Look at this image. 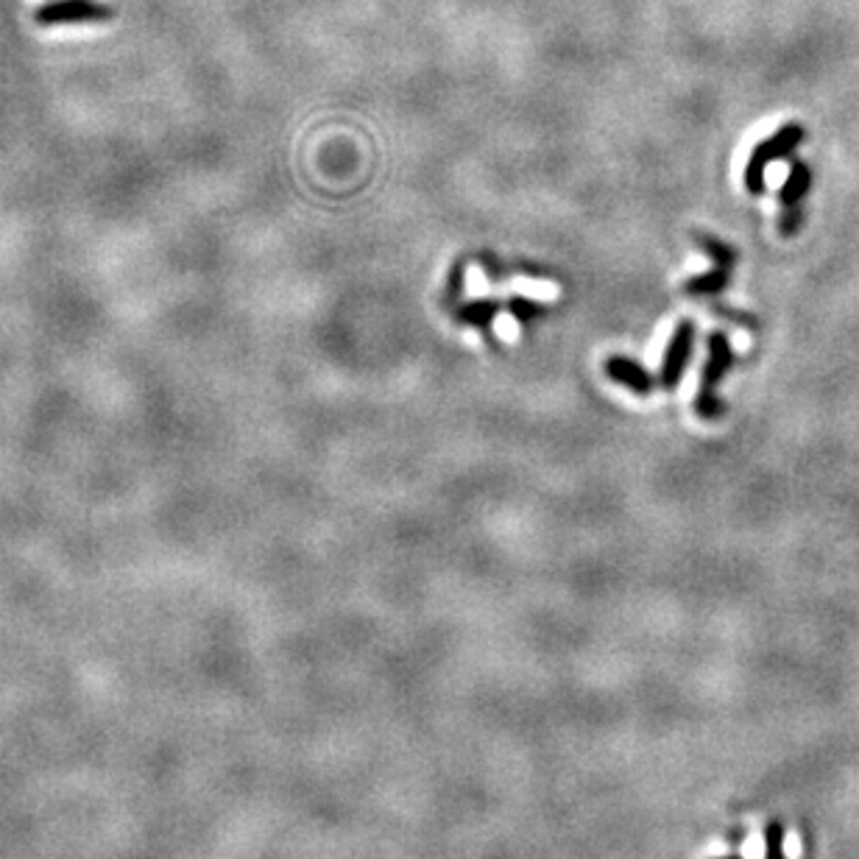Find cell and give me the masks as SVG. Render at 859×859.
<instances>
[{
  "label": "cell",
  "instance_id": "6da1fadb",
  "mask_svg": "<svg viewBox=\"0 0 859 859\" xmlns=\"http://www.w3.org/2000/svg\"><path fill=\"white\" fill-rule=\"evenodd\" d=\"M734 366V352L725 333L709 335V360H706L704 374H700V388L695 397V411L700 419H720L725 411L723 399L718 397V388L729 369Z\"/></svg>",
  "mask_w": 859,
  "mask_h": 859
},
{
  "label": "cell",
  "instance_id": "7a4b0ae2",
  "mask_svg": "<svg viewBox=\"0 0 859 859\" xmlns=\"http://www.w3.org/2000/svg\"><path fill=\"white\" fill-rule=\"evenodd\" d=\"M798 142H801V128L798 126L779 128L776 135L768 137L764 142H759V146L754 148V154H750L748 165H745V187H748L754 196H762L768 165H773L776 160L787 157Z\"/></svg>",
  "mask_w": 859,
  "mask_h": 859
},
{
  "label": "cell",
  "instance_id": "3957f363",
  "mask_svg": "<svg viewBox=\"0 0 859 859\" xmlns=\"http://www.w3.org/2000/svg\"><path fill=\"white\" fill-rule=\"evenodd\" d=\"M698 244L704 246V251L712 257V271L704 276H695L684 285L686 296H718L723 294L725 285L732 283V269L737 263V251L723 240L712 238V235H698Z\"/></svg>",
  "mask_w": 859,
  "mask_h": 859
},
{
  "label": "cell",
  "instance_id": "277c9868",
  "mask_svg": "<svg viewBox=\"0 0 859 859\" xmlns=\"http://www.w3.org/2000/svg\"><path fill=\"white\" fill-rule=\"evenodd\" d=\"M693 344H695V324L693 321H679V327L673 329V338L668 344V352H664V360H661V377L659 383L673 391L675 385L681 383L684 377V369L689 363V354H693Z\"/></svg>",
  "mask_w": 859,
  "mask_h": 859
},
{
  "label": "cell",
  "instance_id": "5b68a950",
  "mask_svg": "<svg viewBox=\"0 0 859 859\" xmlns=\"http://www.w3.org/2000/svg\"><path fill=\"white\" fill-rule=\"evenodd\" d=\"M606 374H609L614 383H620L622 388L639 394V397H648V394L656 388L653 377H650L639 363H634L631 358H622V354H614V358L606 360Z\"/></svg>",
  "mask_w": 859,
  "mask_h": 859
},
{
  "label": "cell",
  "instance_id": "8992f818",
  "mask_svg": "<svg viewBox=\"0 0 859 859\" xmlns=\"http://www.w3.org/2000/svg\"><path fill=\"white\" fill-rule=\"evenodd\" d=\"M110 9L92 0H62V3H48L37 12L39 23H67V20H96L107 17Z\"/></svg>",
  "mask_w": 859,
  "mask_h": 859
},
{
  "label": "cell",
  "instance_id": "52a82bcc",
  "mask_svg": "<svg viewBox=\"0 0 859 859\" xmlns=\"http://www.w3.org/2000/svg\"><path fill=\"white\" fill-rule=\"evenodd\" d=\"M807 190H809V171L801 165V162H796V165H793V171H789L787 185H784V190H782V207H784L782 229L784 232L796 229V224H798V201H801V196Z\"/></svg>",
  "mask_w": 859,
  "mask_h": 859
},
{
  "label": "cell",
  "instance_id": "ba28073f",
  "mask_svg": "<svg viewBox=\"0 0 859 859\" xmlns=\"http://www.w3.org/2000/svg\"><path fill=\"white\" fill-rule=\"evenodd\" d=\"M497 313H500V304L494 302V299H477V302H472V304H466V308L458 310L456 315L461 324H469V327H481L488 338H494L491 321L497 319Z\"/></svg>",
  "mask_w": 859,
  "mask_h": 859
},
{
  "label": "cell",
  "instance_id": "9c48e42d",
  "mask_svg": "<svg viewBox=\"0 0 859 859\" xmlns=\"http://www.w3.org/2000/svg\"><path fill=\"white\" fill-rule=\"evenodd\" d=\"M508 310L513 313V319L516 321H533L536 315L545 313V304L533 302V299H522V296H513L511 302H508Z\"/></svg>",
  "mask_w": 859,
  "mask_h": 859
},
{
  "label": "cell",
  "instance_id": "30bf717a",
  "mask_svg": "<svg viewBox=\"0 0 859 859\" xmlns=\"http://www.w3.org/2000/svg\"><path fill=\"white\" fill-rule=\"evenodd\" d=\"M782 826L779 823H770L768 832H764V841H768V859H784L782 854Z\"/></svg>",
  "mask_w": 859,
  "mask_h": 859
},
{
  "label": "cell",
  "instance_id": "8fae6325",
  "mask_svg": "<svg viewBox=\"0 0 859 859\" xmlns=\"http://www.w3.org/2000/svg\"><path fill=\"white\" fill-rule=\"evenodd\" d=\"M461 285H463V263H456L452 265V274H449V299H456L458 294H461Z\"/></svg>",
  "mask_w": 859,
  "mask_h": 859
}]
</instances>
